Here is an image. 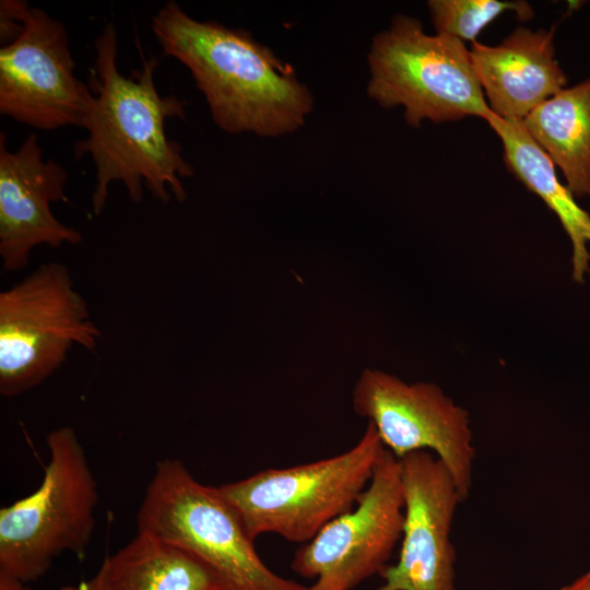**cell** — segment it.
Returning <instances> with one entry per match:
<instances>
[{"label": "cell", "mask_w": 590, "mask_h": 590, "mask_svg": "<svg viewBox=\"0 0 590 590\" xmlns=\"http://www.w3.org/2000/svg\"><path fill=\"white\" fill-rule=\"evenodd\" d=\"M94 68L88 75L92 96L81 128L85 139L73 146L76 158L90 156L95 166L92 210L105 208L109 186L120 182L139 203L144 188L167 203L187 197L181 179L194 174L176 141L168 139L165 123L185 119L187 102L162 96L155 84L160 59L144 58L141 68L123 75L117 64L118 39L114 23H107L94 40Z\"/></svg>", "instance_id": "obj_1"}, {"label": "cell", "mask_w": 590, "mask_h": 590, "mask_svg": "<svg viewBox=\"0 0 590 590\" xmlns=\"http://www.w3.org/2000/svg\"><path fill=\"white\" fill-rule=\"evenodd\" d=\"M152 31L164 54L190 71L220 129L279 137L311 113L312 95L293 67L249 32L198 21L174 0L154 14Z\"/></svg>", "instance_id": "obj_2"}, {"label": "cell", "mask_w": 590, "mask_h": 590, "mask_svg": "<svg viewBox=\"0 0 590 590\" xmlns=\"http://www.w3.org/2000/svg\"><path fill=\"white\" fill-rule=\"evenodd\" d=\"M137 532L175 544L208 564L225 590H306L273 573L217 487L198 482L178 459L155 465L137 514Z\"/></svg>", "instance_id": "obj_3"}, {"label": "cell", "mask_w": 590, "mask_h": 590, "mask_svg": "<svg viewBox=\"0 0 590 590\" xmlns=\"http://www.w3.org/2000/svg\"><path fill=\"white\" fill-rule=\"evenodd\" d=\"M385 446L371 423L350 450L285 469H267L217 486L252 540L275 533L309 542L327 523L351 511L368 486Z\"/></svg>", "instance_id": "obj_4"}, {"label": "cell", "mask_w": 590, "mask_h": 590, "mask_svg": "<svg viewBox=\"0 0 590 590\" xmlns=\"http://www.w3.org/2000/svg\"><path fill=\"white\" fill-rule=\"evenodd\" d=\"M46 442L50 458L40 485L0 509V571L25 583L63 552L84 556L95 527L97 485L75 430L58 427Z\"/></svg>", "instance_id": "obj_5"}, {"label": "cell", "mask_w": 590, "mask_h": 590, "mask_svg": "<svg viewBox=\"0 0 590 590\" xmlns=\"http://www.w3.org/2000/svg\"><path fill=\"white\" fill-rule=\"evenodd\" d=\"M368 62V95L385 108L403 106L412 127L492 113L464 43L428 35L416 19L397 15L373 39Z\"/></svg>", "instance_id": "obj_6"}, {"label": "cell", "mask_w": 590, "mask_h": 590, "mask_svg": "<svg viewBox=\"0 0 590 590\" xmlns=\"http://www.w3.org/2000/svg\"><path fill=\"white\" fill-rule=\"evenodd\" d=\"M101 337L69 268L39 266L0 293V393L11 398L39 386L73 346L94 351Z\"/></svg>", "instance_id": "obj_7"}, {"label": "cell", "mask_w": 590, "mask_h": 590, "mask_svg": "<svg viewBox=\"0 0 590 590\" xmlns=\"http://www.w3.org/2000/svg\"><path fill=\"white\" fill-rule=\"evenodd\" d=\"M403 524L400 462L385 449L355 507L305 543L291 568L304 578L316 579L306 590H352L388 565Z\"/></svg>", "instance_id": "obj_8"}, {"label": "cell", "mask_w": 590, "mask_h": 590, "mask_svg": "<svg viewBox=\"0 0 590 590\" xmlns=\"http://www.w3.org/2000/svg\"><path fill=\"white\" fill-rule=\"evenodd\" d=\"M352 402L398 459L418 450L433 452L449 470L462 500L469 497L475 459L469 413L437 385L406 384L366 368L355 384Z\"/></svg>", "instance_id": "obj_9"}, {"label": "cell", "mask_w": 590, "mask_h": 590, "mask_svg": "<svg viewBox=\"0 0 590 590\" xmlns=\"http://www.w3.org/2000/svg\"><path fill=\"white\" fill-rule=\"evenodd\" d=\"M23 27L0 49V113L39 130L81 127L92 91L78 79L62 22L19 0Z\"/></svg>", "instance_id": "obj_10"}, {"label": "cell", "mask_w": 590, "mask_h": 590, "mask_svg": "<svg viewBox=\"0 0 590 590\" xmlns=\"http://www.w3.org/2000/svg\"><path fill=\"white\" fill-rule=\"evenodd\" d=\"M404 493V524L396 564L379 576L376 590H457L451 529L463 500L447 467L430 451L399 459Z\"/></svg>", "instance_id": "obj_11"}, {"label": "cell", "mask_w": 590, "mask_h": 590, "mask_svg": "<svg viewBox=\"0 0 590 590\" xmlns=\"http://www.w3.org/2000/svg\"><path fill=\"white\" fill-rule=\"evenodd\" d=\"M67 170L54 160H44L35 133L14 152L0 134V256L2 269H24L37 246L59 248L82 241L79 231L60 222L51 203L66 201Z\"/></svg>", "instance_id": "obj_12"}, {"label": "cell", "mask_w": 590, "mask_h": 590, "mask_svg": "<svg viewBox=\"0 0 590 590\" xmlns=\"http://www.w3.org/2000/svg\"><path fill=\"white\" fill-rule=\"evenodd\" d=\"M554 31L516 28L497 46L472 43L471 61L491 111L523 121L567 85L555 58Z\"/></svg>", "instance_id": "obj_13"}, {"label": "cell", "mask_w": 590, "mask_h": 590, "mask_svg": "<svg viewBox=\"0 0 590 590\" xmlns=\"http://www.w3.org/2000/svg\"><path fill=\"white\" fill-rule=\"evenodd\" d=\"M485 121L502 140L508 169L558 217L571 243L573 280L583 283L590 263V214L560 182L554 163L530 137L522 121L504 120L493 113Z\"/></svg>", "instance_id": "obj_14"}, {"label": "cell", "mask_w": 590, "mask_h": 590, "mask_svg": "<svg viewBox=\"0 0 590 590\" xmlns=\"http://www.w3.org/2000/svg\"><path fill=\"white\" fill-rule=\"evenodd\" d=\"M104 590H225L219 575L190 552L137 535L102 563Z\"/></svg>", "instance_id": "obj_15"}, {"label": "cell", "mask_w": 590, "mask_h": 590, "mask_svg": "<svg viewBox=\"0 0 590 590\" xmlns=\"http://www.w3.org/2000/svg\"><path fill=\"white\" fill-rule=\"evenodd\" d=\"M522 123L574 196L590 197V78L543 102Z\"/></svg>", "instance_id": "obj_16"}, {"label": "cell", "mask_w": 590, "mask_h": 590, "mask_svg": "<svg viewBox=\"0 0 590 590\" xmlns=\"http://www.w3.org/2000/svg\"><path fill=\"white\" fill-rule=\"evenodd\" d=\"M428 9L437 34L472 43L483 28L507 11L515 12L520 20L533 16V10L526 1L432 0Z\"/></svg>", "instance_id": "obj_17"}, {"label": "cell", "mask_w": 590, "mask_h": 590, "mask_svg": "<svg viewBox=\"0 0 590 590\" xmlns=\"http://www.w3.org/2000/svg\"><path fill=\"white\" fill-rule=\"evenodd\" d=\"M60 590H104L102 575L97 570L93 578L83 580L76 585L64 586Z\"/></svg>", "instance_id": "obj_18"}, {"label": "cell", "mask_w": 590, "mask_h": 590, "mask_svg": "<svg viewBox=\"0 0 590 590\" xmlns=\"http://www.w3.org/2000/svg\"><path fill=\"white\" fill-rule=\"evenodd\" d=\"M0 590H33L25 582L0 571Z\"/></svg>", "instance_id": "obj_19"}, {"label": "cell", "mask_w": 590, "mask_h": 590, "mask_svg": "<svg viewBox=\"0 0 590 590\" xmlns=\"http://www.w3.org/2000/svg\"><path fill=\"white\" fill-rule=\"evenodd\" d=\"M559 590H590V571L575 579Z\"/></svg>", "instance_id": "obj_20"}]
</instances>
